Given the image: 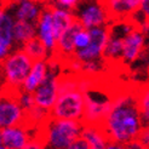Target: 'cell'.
<instances>
[{"label": "cell", "instance_id": "cell-19", "mask_svg": "<svg viewBox=\"0 0 149 149\" xmlns=\"http://www.w3.org/2000/svg\"><path fill=\"white\" fill-rule=\"evenodd\" d=\"M49 6L51 10L52 23H54V28H55V32L57 34V39H58V36L75 22V16H74V11L59 9V7L51 6V5Z\"/></svg>", "mask_w": 149, "mask_h": 149}, {"label": "cell", "instance_id": "cell-9", "mask_svg": "<svg viewBox=\"0 0 149 149\" xmlns=\"http://www.w3.org/2000/svg\"><path fill=\"white\" fill-rule=\"evenodd\" d=\"M90 32V42L88 45L81 50L74 52L73 58L77 61L84 63V62H91V61H100L103 59V52L106 44L109 38V27H97L88 29Z\"/></svg>", "mask_w": 149, "mask_h": 149}, {"label": "cell", "instance_id": "cell-22", "mask_svg": "<svg viewBox=\"0 0 149 149\" xmlns=\"http://www.w3.org/2000/svg\"><path fill=\"white\" fill-rule=\"evenodd\" d=\"M137 104L143 126L149 125V83L137 88Z\"/></svg>", "mask_w": 149, "mask_h": 149}, {"label": "cell", "instance_id": "cell-11", "mask_svg": "<svg viewBox=\"0 0 149 149\" xmlns=\"http://www.w3.org/2000/svg\"><path fill=\"white\" fill-rule=\"evenodd\" d=\"M46 5L44 0H11L6 7L11 11L15 21L35 23Z\"/></svg>", "mask_w": 149, "mask_h": 149}, {"label": "cell", "instance_id": "cell-10", "mask_svg": "<svg viewBox=\"0 0 149 149\" xmlns=\"http://www.w3.org/2000/svg\"><path fill=\"white\" fill-rule=\"evenodd\" d=\"M148 49L146 34L142 28L133 26L123 38L121 64L130 65L137 62Z\"/></svg>", "mask_w": 149, "mask_h": 149}, {"label": "cell", "instance_id": "cell-23", "mask_svg": "<svg viewBox=\"0 0 149 149\" xmlns=\"http://www.w3.org/2000/svg\"><path fill=\"white\" fill-rule=\"evenodd\" d=\"M130 19L133 24L139 28H143L147 23H149V0H142L138 11Z\"/></svg>", "mask_w": 149, "mask_h": 149}, {"label": "cell", "instance_id": "cell-14", "mask_svg": "<svg viewBox=\"0 0 149 149\" xmlns=\"http://www.w3.org/2000/svg\"><path fill=\"white\" fill-rule=\"evenodd\" d=\"M80 28H81V26L75 21L68 29H65V31L58 36L55 57H57L59 61L62 62V64H64L68 59H70L74 56V52H75L74 38H75V34Z\"/></svg>", "mask_w": 149, "mask_h": 149}, {"label": "cell", "instance_id": "cell-26", "mask_svg": "<svg viewBox=\"0 0 149 149\" xmlns=\"http://www.w3.org/2000/svg\"><path fill=\"white\" fill-rule=\"evenodd\" d=\"M80 3H81V0H49L47 5L56 6V7H59V9L69 10V11H74L79 6Z\"/></svg>", "mask_w": 149, "mask_h": 149}, {"label": "cell", "instance_id": "cell-13", "mask_svg": "<svg viewBox=\"0 0 149 149\" xmlns=\"http://www.w3.org/2000/svg\"><path fill=\"white\" fill-rule=\"evenodd\" d=\"M38 130L29 127L27 124H19L1 130L3 146L7 149H23L27 143L34 138Z\"/></svg>", "mask_w": 149, "mask_h": 149}, {"label": "cell", "instance_id": "cell-25", "mask_svg": "<svg viewBox=\"0 0 149 149\" xmlns=\"http://www.w3.org/2000/svg\"><path fill=\"white\" fill-rule=\"evenodd\" d=\"M16 95H17L18 103L21 104V107L23 108L26 111L29 110V109H32V108L35 106L33 93L27 92V91H23V90H18Z\"/></svg>", "mask_w": 149, "mask_h": 149}, {"label": "cell", "instance_id": "cell-31", "mask_svg": "<svg viewBox=\"0 0 149 149\" xmlns=\"http://www.w3.org/2000/svg\"><path fill=\"white\" fill-rule=\"evenodd\" d=\"M124 146H125V149H148V148H146L144 146L141 144L137 139L132 141V142L126 143V144H124Z\"/></svg>", "mask_w": 149, "mask_h": 149}, {"label": "cell", "instance_id": "cell-32", "mask_svg": "<svg viewBox=\"0 0 149 149\" xmlns=\"http://www.w3.org/2000/svg\"><path fill=\"white\" fill-rule=\"evenodd\" d=\"M104 149H125V146L121 144V143H118V142H113V141H109Z\"/></svg>", "mask_w": 149, "mask_h": 149}, {"label": "cell", "instance_id": "cell-37", "mask_svg": "<svg viewBox=\"0 0 149 149\" xmlns=\"http://www.w3.org/2000/svg\"><path fill=\"white\" fill-rule=\"evenodd\" d=\"M0 149H7V148H5L4 146H0Z\"/></svg>", "mask_w": 149, "mask_h": 149}, {"label": "cell", "instance_id": "cell-8", "mask_svg": "<svg viewBox=\"0 0 149 149\" xmlns=\"http://www.w3.org/2000/svg\"><path fill=\"white\" fill-rule=\"evenodd\" d=\"M17 91L0 90V129L19 125L26 121V110L17 100Z\"/></svg>", "mask_w": 149, "mask_h": 149}, {"label": "cell", "instance_id": "cell-34", "mask_svg": "<svg viewBox=\"0 0 149 149\" xmlns=\"http://www.w3.org/2000/svg\"><path fill=\"white\" fill-rule=\"evenodd\" d=\"M11 0H0V6H7Z\"/></svg>", "mask_w": 149, "mask_h": 149}, {"label": "cell", "instance_id": "cell-36", "mask_svg": "<svg viewBox=\"0 0 149 149\" xmlns=\"http://www.w3.org/2000/svg\"><path fill=\"white\" fill-rule=\"evenodd\" d=\"M3 88V83H1V75H0V90Z\"/></svg>", "mask_w": 149, "mask_h": 149}, {"label": "cell", "instance_id": "cell-12", "mask_svg": "<svg viewBox=\"0 0 149 149\" xmlns=\"http://www.w3.org/2000/svg\"><path fill=\"white\" fill-rule=\"evenodd\" d=\"M35 29H36V39L40 40V42L50 52V55L54 57L57 45V34L55 32L54 23H52L51 10L49 5L45 6L40 17L35 22Z\"/></svg>", "mask_w": 149, "mask_h": 149}, {"label": "cell", "instance_id": "cell-1", "mask_svg": "<svg viewBox=\"0 0 149 149\" xmlns=\"http://www.w3.org/2000/svg\"><path fill=\"white\" fill-rule=\"evenodd\" d=\"M109 141L126 144L137 139L143 124L137 104V88L115 90L107 116L101 124Z\"/></svg>", "mask_w": 149, "mask_h": 149}, {"label": "cell", "instance_id": "cell-35", "mask_svg": "<svg viewBox=\"0 0 149 149\" xmlns=\"http://www.w3.org/2000/svg\"><path fill=\"white\" fill-rule=\"evenodd\" d=\"M0 146H3V137H1V129H0Z\"/></svg>", "mask_w": 149, "mask_h": 149}, {"label": "cell", "instance_id": "cell-6", "mask_svg": "<svg viewBox=\"0 0 149 149\" xmlns=\"http://www.w3.org/2000/svg\"><path fill=\"white\" fill-rule=\"evenodd\" d=\"M50 62V70L46 78L42 83L38 86V88L33 92L35 106L50 111L56 103V100L59 93V79H61V67L62 62L57 57H51Z\"/></svg>", "mask_w": 149, "mask_h": 149}, {"label": "cell", "instance_id": "cell-33", "mask_svg": "<svg viewBox=\"0 0 149 149\" xmlns=\"http://www.w3.org/2000/svg\"><path fill=\"white\" fill-rule=\"evenodd\" d=\"M142 31L144 32L146 34V38H147V44H148V47H149V23H147L143 28H142Z\"/></svg>", "mask_w": 149, "mask_h": 149}, {"label": "cell", "instance_id": "cell-29", "mask_svg": "<svg viewBox=\"0 0 149 149\" xmlns=\"http://www.w3.org/2000/svg\"><path fill=\"white\" fill-rule=\"evenodd\" d=\"M23 149H45V147H44L42 141L38 136H35L34 138H32L29 141Z\"/></svg>", "mask_w": 149, "mask_h": 149}, {"label": "cell", "instance_id": "cell-30", "mask_svg": "<svg viewBox=\"0 0 149 149\" xmlns=\"http://www.w3.org/2000/svg\"><path fill=\"white\" fill-rule=\"evenodd\" d=\"M12 50H13L12 47L6 46V45H3V44H0V64H1V63L5 61V59H6V57L11 54V51H12Z\"/></svg>", "mask_w": 149, "mask_h": 149}, {"label": "cell", "instance_id": "cell-21", "mask_svg": "<svg viewBox=\"0 0 149 149\" xmlns=\"http://www.w3.org/2000/svg\"><path fill=\"white\" fill-rule=\"evenodd\" d=\"M26 54L31 57L33 61H40V59H50L52 56L50 55V52L46 50V47L40 42L36 38L29 40L27 44H24L21 47Z\"/></svg>", "mask_w": 149, "mask_h": 149}, {"label": "cell", "instance_id": "cell-17", "mask_svg": "<svg viewBox=\"0 0 149 149\" xmlns=\"http://www.w3.org/2000/svg\"><path fill=\"white\" fill-rule=\"evenodd\" d=\"M81 137H84L87 141L90 149H104L107 143L109 142L106 132H104L101 125L83 124Z\"/></svg>", "mask_w": 149, "mask_h": 149}, {"label": "cell", "instance_id": "cell-15", "mask_svg": "<svg viewBox=\"0 0 149 149\" xmlns=\"http://www.w3.org/2000/svg\"><path fill=\"white\" fill-rule=\"evenodd\" d=\"M142 0H104L111 21H126L135 15Z\"/></svg>", "mask_w": 149, "mask_h": 149}, {"label": "cell", "instance_id": "cell-28", "mask_svg": "<svg viewBox=\"0 0 149 149\" xmlns=\"http://www.w3.org/2000/svg\"><path fill=\"white\" fill-rule=\"evenodd\" d=\"M137 141L142 146H144L146 148L149 149V125L148 126H143V129L141 130L139 135L137 137Z\"/></svg>", "mask_w": 149, "mask_h": 149}, {"label": "cell", "instance_id": "cell-7", "mask_svg": "<svg viewBox=\"0 0 149 149\" xmlns=\"http://www.w3.org/2000/svg\"><path fill=\"white\" fill-rule=\"evenodd\" d=\"M74 16L75 21L85 29L109 27L113 22L102 0H81L79 6L74 10Z\"/></svg>", "mask_w": 149, "mask_h": 149}, {"label": "cell", "instance_id": "cell-3", "mask_svg": "<svg viewBox=\"0 0 149 149\" xmlns=\"http://www.w3.org/2000/svg\"><path fill=\"white\" fill-rule=\"evenodd\" d=\"M83 123L65 119L49 118L39 130L38 136L45 149H67L75 138L81 136Z\"/></svg>", "mask_w": 149, "mask_h": 149}, {"label": "cell", "instance_id": "cell-20", "mask_svg": "<svg viewBox=\"0 0 149 149\" xmlns=\"http://www.w3.org/2000/svg\"><path fill=\"white\" fill-rule=\"evenodd\" d=\"M36 38L35 23L16 21L13 26V44L15 47H22L29 40Z\"/></svg>", "mask_w": 149, "mask_h": 149}, {"label": "cell", "instance_id": "cell-4", "mask_svg": "<svg viewBox=\"0 0 149 149\" xmlns=\"http://www.w3.org/2000/svg\"><path fill=\"white\" fill-rule=\"evenodd\" d=\"M114 91L101 86L97 83V78H90L86 87L84 88L85 111L83 124L101 125L107 116L114 97Z\"/></svg>", "mask_w": 149, "mask_h": 149}, {"label": "cell", "instance_id": "cell-18", "mask_svg": "<svg viewBox=\"0 0 149 149\" xmlns=\"http://www.w3.org/2000/svg\"><path fill=\"white\" fill-rule=\"evenodd\" d=\"M15 18L6 6H0V44L15 49L13 26Z\"/></svg>", "mask_w": 149, "mask_h": 149}, {"label": "cell", "instance_id": "cell-5", "mask_svg": "<svg viewBox=\"0 0 149 149\" xmlns=\"http://www.w3.org/2000/svg\"><path fill=\"white\" fill-rule=\"evenodd\" d=\"M33 59L21 47H15L5 61L0 64L3 88L18 91L33 65Z\"/></svg>", "mask_w": 149, "mask_h": 149}, {"label": "cell", "instance_id": "cell-16", "mask_svg": "<svg viewBox=\"0 0 149 149\" xmlns=\"http://www.w3.org/2000/svg\"><path fill=\"white\" fill-rule=\"evenodd\" d=\"M50 70V62L49 59H40V61H34L31 70H29L28 75L24 80L23 85H22L21 90L33 93L38 86L44 81L46 78L47 73Z\"/></svg>", "mask_w": 149, "mask_h": 149}, {"label": "cell", "instance_id": "cell-24", "mask_svg": "<svg viewBox=\"0 0 149 149\" xmlns=\"http://www.w3.org/2000/svg\"><path fill=\"white\" fill-rule=\"evenodd\" d=\"M88 42H90V32H88V29H85L81 27L77 32L75 38H74V47H75V51L86 47L88 45Z\"/></svg>", "mask_w": 149, "mask_h": 149}, {"label": "cell", "instance_id": "cell-27", "mask_svg": "<svg viewBox=\"0 0 149 149\" xmlns=\"http://www.w3.org/2000/svg\"><path fill=\"white\" fill-rule=\"evenodd\" d=\"M67 149H90V146H88L87 141L84 137L79 136L78 138H75L73 141V142L70 143V146Z\"/></svg>", "mask_w": 149, "mask_h": 149}, {"label": "cell", "instance_id": "cell-2", "mask_svg": "<svg viewBox=\"0 0 149 149\" xmlns=\"http://www.w3.org/2000/svg\"><path fill=\"white\" fill-rule=\"evenodd\" d=\"M79 74H62L59 79V93L50 110V116L83 123L85 97L80 86Z\"/></svg>", "mask_w": 149, "mask_h": 149}, {"label": "cell", "instance_id": "cell-38", "mask_svg": "<svg viewBox=\"0 0 149 149\" xmlns=\"http://www.w3.org/2000/svg\"><path fill=\"white\" fill-rule=\"evenodd\" d=\"M148 78H149V67H148Z\"/></svg>", "mask_w": 149, "mask_h": 149}]
</instances>
